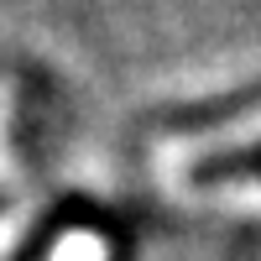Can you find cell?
Here are the masks:
<instances>
[{
    "label": "cell",
    "mask_w": 261,
    "mask_h": 261,
    "mask_svg": "<svg viewBox=\"0 0 261 261\" xmlns=\"http://www.w3.org/2000/svg\"><path fill=\"white\" fill-rule=\"evenodd\" d=\"M27 225H32V209H6L0 214V261L16 251V241L27 235Z\"/></svg>",
    "instance_id": "cell-4"
},
{
    "label": "cell",
    "mask_w": 261,
    "mask_h": 261,
    "mask_svg": "<svg viewBox=\"0 0 261 261\" xmlns=\"http://www.w3.org/2000/svg\"><path fill=\"white\" fill-rule=\"evenodd\" d=\"M204 204H220V209H235V214H261V178H246V183H220L199 193Z\"/></svg>",
    "instance_id": "cell-2"
},
{
    "label": "cell",
    "mask_w": 261,
    "mask_h": 261,
    "mask_svg": "<svg viewBox=\"0 0 261 261\" xmlns=\"http://www.w3.org/2000/svg\"><path fill=\"white\" fill-rule=\"evenodd\" d=\"M47 261H110V246H105L94 230H68V235L53 246Z\"/></svg>",
    "instance_id": "cell-3"
},
{
    "label": "cell",
    "mask_w": 261,
    "mask_h": 261,
    "mask_svg": "<svg viewBox=\"0 0 261 261\" xmlns=\"http://www.w3.org/2000/svg\"><path fill=\"white\" fill-rule=\"evenodd\" d=\"M6 110H11V94L0 84V183H11V157H6Z\"/></svg>",
    "instance_id": "cell-5"
},
{
    "label": "cell",
    "mask_w": 261,
    "mask_h": 261,
    "mask_svg": "<svg viewBox=\"0 0 261 261\" xmlns=\"http://www.w3.org/2000/svg\"><path fill=\"white\" fill-rule=\"evenodd\" d=\"M261 141V105L246 115H235V120H220V125H204V130H193V136H167L157 146V178L162 188L178 199V188H183V172L193 162H204L214 157V151H241V146H256Z\"/></svg>",
    "instance_id": "cell-1"
}]
</instances>
